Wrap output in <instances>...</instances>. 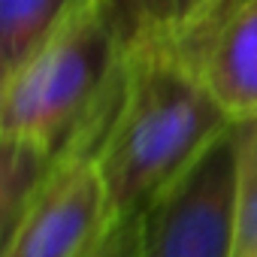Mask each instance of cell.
<instances>
[{
	"label": "cell",
	"instance_id": "6da1fadb",
	"mask_svg": "<svg viewBox=\"0 0 257 257\" xmlns=\"http://www.w3.org/2000/svg\"><path fill=\"white\" fill-rule=\"evenodd\" d=\"M233 124L191 61L152 49L124 58V82L94 152L112 218L137 215Z\"/></svg>",
	"mask_w": 257,
	"mask_h": 257
},
{
	"label": "cell",
	"instance_id": "7a4b0ae2",
	"mask_svg": "<svg viewBox=\"0 0 257 257\" xmlns=\"http://www.w3.org/2000/svg\"><path fill=\"white\" fill-rule=\"evenodd\" d=\"M124 82V55L97 0H79L55 34L7 82L0 134L43 146L97 152Z\"/></svg>",
	"mask_w": 257,
	"mask_h": 257
},
{
	"label": "cell",
	"instance_id": "3957f363",
	"mask_svg": "<svg viewBox=\"0 0 257 257\" xmlns=\"http://www.w3.org/2000/svg\"><path fill=\"white\" fill-rule=\"evenodd\" d=\"M239 143L242 124L233 121L137 212V257H233Z\"/></svg>",
	"mask_w": 257,
	"mask_h": 257
},
{
	"label": "cell",
	"instance_id": "277c9868",
	"mask_svg": "<svg viewBox=\"0 0 257 257\" xmlns=\"http://www.w3.org/2000/svg\"><path fill=\"white\" fill-rule=\"evenodd\" d=\"M112 221L94 152L67 149L34 191L4 257H85Z\"/></svg>",
	"mask_w": 257,
	"mask_h": 257
},
{
	"label": "cell",
	"instance_id": "5b68a950",
	"mask_svg": "<svg viewBox=\"0 0 257 257\" xmlns=\"http://www.w3.org/2000/svg\"><path fill=\"white\" fill-rule=\"evenodd\" d=\"M194 70L230 121L257 118V0H230L221 10Z\"/></svg>",
	"mask_w": 257,
	"mask_h": 257
},
{
	"label": "cell",
	"instance_id": "8992f818",
	"mask_svg": "<svg viewBox=\"0 0 257 257\" xmlns=\"http://www.w3.org/2000/svg\"><path fill=\"white\" fill-rule=\"evenodd\" d=\"M227 4L230 0H97L124 58L167 49L191 64Z\"/></svg>",
	"mask_w": 257,
	"mask_h": 257
},
{
	"label": "cell",
	"instance_id": "52a82bcc",
	"mask_svg": "<svg viewBox=\"0 0 257 257\" xmlns=\"http://www.w3.org/2000/svg\"><path fill=\"white\" fill-rule=\"evenodd\" d=\"M55 158L58 155L46 152L43 146L0 134V257L7 254L16 227Z\"/></svg>",
	"mask_w": 257,
	"mask_h": 257
},
{
	"label": "cell",
	"instance_id": "ba28073f",
	"mask_svg": "<svg viewBox=\"0 0 257 257\" xmlns=\"http://www.w3.org/2000/svg\"><path fill=\"white\" fill-rule=\"evenodd\" d=\"M76 4L79 0H0V79L10 82Z\"/></svg>",
	"mask_w": 257,
	"mask_h": 257
},
{
	"label": "cell",
	"instance_id": "9c48e42d",
	"mask_svg": "<svg viewBox=\"0 0 257 257\" xmlns=\"http://www.w3.org/2000/svg\"><path fill=\"white\" fill-rule=\"evenodd\" d=\"M239 179H236V245L233 257H257V118L239 121Z\"/></svg>",
	"mask_w": 257,
	"mask_h": 257
},
{
	"label": "cell",
	"instance_id": "30bf717a",
	"mask_svg": "<svg viewBox=\"0 0 257 257\" xmlns=\"http://www.w3.org/2000/svg\"><path fill=\"white\" fill-rule=\"evenodd\" d=\"M140 242V221L137 215H124L109 224V230L97 239V245L85 257H137Z\"/></svg>",
	"mask_w": 257,
	"mask_h": 257
},
{
	"label": "cell",
	"instance_id": "8fae6325",
	"mask_svg": "<svg viewBox=\"0 0 257 257\" xmlns=\"http://www.w3.org/2000/svg\"><path fill=\"white\" fill-rule=\"evenodd\" d=\"M4 91H7V82L0 79V106H4Z\"/></svg>",
	"mask_w": 257,
	"mask_h": 257
}]
</instances>
